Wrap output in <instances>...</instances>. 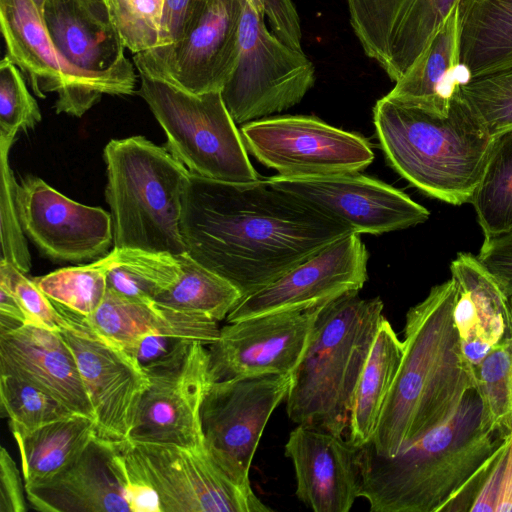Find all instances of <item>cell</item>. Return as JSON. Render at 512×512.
Returning <instances> with one entry per match:
<instances>
[{"label":"cell","mask_w":512,"mask_h":512,"mask_svg":"<svg viewBox=\"0 0 512 512\" xmlns=\"http://www.w3.org/2000/svg\"><path fill=\"white\" fill-rule=\"evenodd\" d=\"M103 158L113 247L185 253L181 219L190 181L185 166L141 135L110 140Z\"/></svg>","instance_id":"cell-6"},{"label":"cell","mask_w":512,"mask_h":512,"mask_svg":"<svg viewBox=\"0 0 512 512\" xmlns=\"http://www.w3.org/2000/svg\"><path fill=\"white\" fill-rule=\"evenodd\" d=\"M450 271L457 288L453 321L474 371L493 347L512 335L511 298L470 253H458Z\"/></svg>","instance_id":"cell-23"},{"label":"cell","mask_w":512,"mask_h":512,"mask_svg":"<svg viewBox=\"0 0 512 512\" xmlns=\"http://www.w3.org/2000/svg\"><path fill=\"white\" fill-rule=\"evenodd\" d=\"M33 281L50 300L83 316L94 313L107 292L106 271L99 259L62 268Z\"/></svg>","instance_id":"cell-36"},{"label":"cell","mask_w":512,"mask_h":512,"mask_svg":"<svg viewBox=\"0 0 512 512\" xmlns=\"http://www.w3.org/2000/svg\"><path fill=\"white\" fill-rule=\"evenodd\" d=\"M207 346L194 340L174 360L145 371L149 385L128 440L188 448L205 444L201 406L211 384Z\"/></svg>","instance_id":"cell-18"},{"label":"cell","mask_w":512,"mask_h":512,"mask_svg":"<svg viewBox=\"0 0 512 512\" xmlns=\"http://www.w3.org/2000/svg\"><path fill=\"white\" fill-rule=\"evenodd\" d=\"M25 484L48 480L72 464L96 438L94 419L75 414L29 432L13 431Z\"/></svg>","instance_id":"cell-30"},{"label":"cell","mask_w":512,"mask_h":512,"mask_svg":"<svg viewBox=\"0 0 512 512\" xmlns=\"http://www.w3.org/2000/svg\"><path fill=\"white\" fill-rule=\"evenodd\" d=\"M0 374L24 380L94 419L76 359L60 331L33 324L0 333Z\"/></svg>","instance_id":"cell-22"},{"label":"cell","mask_w":512,"mask_h":512,"mask_svg":"<svg viewBox=\"0 0 512 512\" xmlns=\"http://www.w3.org/2000/svg\"><path fill=\"white\" fill-rule=\"evenodd\" d=\"M368 253L360 235L351 233L326 246L282 276L242 298L228 323L287 310L322 305L367 280Z\"/></svg>","instance_id":"cell-19"},{"label":"cell","mask_w":512,"mask_h":512,"mask_svg":"<svg viewBox=\"0 0 512 512\" xmlns=\"http://www.w3.org/2000/svg\"><path fill=\"white\" fill-rule=\"evenodd\" d=\"M0 317L12 320L20 326L30 324L19 301L3 286H0Z\"/></svg>","instance_id":"cell-49"},{"label":"cell","mask_w":512,"mask_h":512,"mask_svg":"<svg viewBox=\"0 0 512 512\" xmlns=\"http://www.w3.org/2000/svg\"><path fill=\"white\" fill-rule=\"evenodd\" d=\"M459 18L467 80L512 67V0H460Z\"/></svg>","instance_id":"cell-28"},{"label":"cell","mask_w":512,"mask_h":512,"mask_svg":"<svg viewBox=\"0 0 512 512\" xmlns=\"http://www.w3.org/2000/svg\"><path fill=\"white\" fill-rule=\"evenodd\" d=\"M264 15L245 0L239 33V55L221 90L236 124H245L298 104L315 83V67L269 32Z\"/></svg>","instance_id":"cell-9"},{"label":"cell","mask_w":512,"mask_h":512,"mask_svg":"<svg viewBox=\"0 0 512 512\" xmlns=\"http://www.w3.org/2000/svg\"><path fill=\"white\" fill-rule=\"evenodd\" d=\"M109 445V466L130 512H162L159 495L148 480L129 440Z\"/></svg>","instance_id":"cell-42"},{"label":"cell","mask_w":512,"mask_h":512,"mask_svg":"<svg viewBox=\"0 0 512 512\" xmlns=\"http://www.w3.org/2000/svg\"><path fill=\"white\" fill-rule=\"evenodd\" d=\"M356 234H383L428 220L430 212L404 192L359 172L323 177L266 179Z\"/></svg>","instance_id":"cell-16"},{"label":"cell","mask_w":512,"mask_h":512,"mask_svg":"<svg viewBox=\"0 0 512 512\" xmlns=\"http://www.w3.org/2000/svg\"><path fill=\"white\" fill-rule=\"evenodd\" d=\"M193 341L175 334L154 333L140 338L124 350L144 371H147L174 360L183 354Z\"/></svg>","instance_id":"cell-44"},{"label":"cell","mask_w":512,"mask_h":512,"mask_svg":"<svg viewBox=\"0 0 512 512\" xmlns=\"http://www.w3.org/2000/svg\"><path fill=\"white\" fill-rule=\"evenodd\" d=\"M483 422L502 438L512 433V335L493 347L474 370Z\"/></svg>","instance_id":"cell-35"},{"label":"cell","mask_w":512,"mask_h":512,"mask_svg":"<svg viewBox=\"0 0 512 512\" xmlns=\"http://www.w3.org/2000/svg\"><path fill=\"white\" fill-rule=\"evenodd\" d=\"M0 24L7 56L38 97L57 93V113L81 117L104 94L135 92V71L92 74L68 63L58 52L32 0H0Z\"/></svg>","instance_id":"cell-8"},{"label":"cell","mask_w":512,"mask_h":512,"mask_svg":"<svg viewBox=\"0 0 512 512\" xmlns=\"http://www.w3.org/2000/svg\"><path fill=\"white\" fill-rule=\"evenodd\" d=\"M346 292L320 306L304 355L292 375L286 412L297 425L343 436L354 393L384 318L379 297Z\"/></svg>","instance_id":"cell-5"},{"label":"cell","mask_w":512,"mask_h":512,"mask_svg":"<svg viewBox=\"0 0 512 512\" xmlns=\"http://www.w3.org/2000/svg\"><path fill=\"white\" fill-rule=\"evenodd\" d=\"M131 447L157 491L162 512H269L251 484L237 481L206 444L183 447L133 442Z\"/></svg>","instance_id":"cell-12"},{"label":"cell","mask_w":512,"mask_h":512,"mask_svg":"<svg viewBox=\"0 0 512 512\" xmlns=\"http://www.w3.org/2000/svg\"><path fill=\"white\" fill-rule=\"evenodd\" d=\"M240 133L247 151L286 178L360 172L374 160L365 138L315 117H265L245 123Z\"/></svg>","instance_id":"cell-10"},{"label":"cell","mask_w":512,"mask_h":512,"mask_svg":"<svg viewBox=\"0 0 512 512\" xmlns=\"http://www.w3.org/2000/svg\"><path fill=\"white\" fill-rule=\"evenodd\" d=\"M33 3L35 4L36 8L38 9V11L41 13H43V9H44V5H45V2L46 0H32Z\"/></svg>","instance_id":"cell-51"},{"label":"cell","mask_w":512,"mask_h":512,"mask_svg":"<svg viewBox=\"0 0 512 512\" xmlns=\"http://www.w3.org/2000/svg\"><path fill=\"white\" fill-rule=\"evenodd\" d=\"M258 13L268 18L273 34L289 47L301 49V27L291 0H246Z\"/></svg>","instance_id":"cell-45"},{"label":"cell","mask_w":512,"mask_h":512,"mask_svg":"<svg viewBox=\"0 0 512 512\" xmlns=\"http://www.w3.org/2000/svg\"><path fill=\"white\" fill-rule=\"evenodd\" d=\"M16 206L26 237L52 261L98 260L113 248L109 212L76 202L39 177L17 184Z\"/></svg>","instance_id":"cell-17"},{"label":"cell","mask_w":512,"mask_h":512,"mask_svg":"<svg viewBox=\"0 0 512 512\" xmlns=\"http://www.w3.org/2000/svg\"><path fill=\"white\" fill-rule=\"evenodd\" d=\"M42 18L58 52L72 66L92 74L134 71L109 18L81 0H46Z\"/></svg>","instance_id":"cell-25"},{"label":"cell","mask_w":512,"mask_h":512,"mask_svg":"<svg viewBox=\"0 0 512 512\" xmlns=\"http://www.w3.org/2000/svg\"><path fill=\"white\" fill-rule=\"evenodd\" d=\"M359 450L343 436L297 425L284 446L297 498L315 512H348L359 497Z\"/></svg>","instance_id":"cell-21"},{"label":"cell","mask_w":512,"mask_h":512,"mask_svg":"<svg viewBox=\"0 0 512 512\" xmlns=\"http://www.w3.org/2000/svg\"><path fill=\"white\" fill-rule=\"evenodd\" d=\"M204 1L165 0L158 46L167 45L180 39L197 17Z\"/></svg>","instance_id":"cell-47"},{"label":"cell","mask_w":512,"mask_h":512,"mask_svg":"<svg viewBox=\"0 0 512 512\" xmlns=\"http://www.w3.org/2000/svg\"><path fill=\"white\" fill-rule=\"evenodd\" d=\"M110 445L97 437L54 477L24 484L32 507L43 512H130L109 466Z\"/></svg>","instance_id":"cell-24"},{"label":"cell","mask_w":512,"mask_h":512,"mask_svg":"<svg viewBox=\"0 0 512 512\" xmlns=\"http://www.w3.org/2000/svg\"><path fill=\"white\" fill-rule=\"evenodd\" d=\"M0 402L2 415L9 418L11 432L33 431L75 415L36 386L5 374H0Z\"/></svg>","instance_id":"cell-37"},{"label":"cell","mask_w":512,"mask_h":512,"mask_svg":"<svg viewBox=\"0 0 512 512\" xmlns=\"http://www.w3.org/2000/svg\"><path fill=\"white\" fill-rule=\"evenodd\" d=\"M83 317L98 334L123 349L154 333L175 334L206 345L216 341L220 333L218 321L207 316L175 310L156 301L130 299L110 289L99 308Z\"/></svg>","instance_id":"cell-26"},{"label":"cell","mask_w":512,"mask_h":512,"mask_svg":"<svg viewBox=\"0 0 512 512\" xmlns=\"http://www.w3.org/2000/svg\"><path fill=\"white\" fill-rule=\"evenodd\" d=\"M470 204L484 238L512 231V127L493 136Z\"/></svg>","instance_id":"cell-32"},{"label":"cell","mask_w":512,"mask_h":512,"mask_svg":"<svg viewBox=\"0 0 512 512\" xmlns=\"http://www.w3.org/2000/svg\"><path fill=\"white\" fill-rule=\"evenodd\" d=\"M292 375H261L211 382L201 406L206 446L240 483L249 471L273 411L286 400Z\"/></svg>","instance_id":"cell-14"},{"label":"cell","mask_w":512,"mask_h":512,"mask_svg":"<svg viewBox=\"0 0 512 512\" xmlns=\"http://www.w3.org/2000/svg\"><path fill=\"white\" fill-rule=\"evenodd\" d=\"M502 437L483 422L475 388L455 413L393 457L360 447L359 497L372 512H437Z\"/></svg>","instance_id":"cell-3"},{"label":"cell","mask_w":512,"mask_h":512,"mask_svg":"<svg viewBox=\"0 0 512 512\" xmlns=\"http://www.w3.org/2000/svg\"><path fill=\"white\" fill-rule=\"evenodd\" d=\"M320 306L250 317L220 328L218 339L208 345L211 382L293 375Z\"/></svg>","instance_id":"cell-15"},{"label":"cell","mask_w":512,"mask_h":512,"mask_svg":"<svg viewBox=\"0 0 512 512\" xmlns=\"http://www.w3.org/2000/svg\"><path fill=\"white\" fill-rule=\"evenodd\" d=\"M108 18L133 54L159 45L165 0H104Z\"/></svg>","instance_id":"cell-39"},{"label":"cell","mask_w":512,"mask_h":512,"mask_svg":"<svg viewBox=\"0 0 512 512\" xmlns=\"http://www.w3.org/2000/svg\"><path fill=\"white\" fill-rule=\"evenodd\" d=\"M15 139L0 138V238L1 258L27 273L31 268V256L26 235L22 229L16 206L17 182L9 165V150Z\"/></svg>","instance_id":"cell-40"},{"label":"cell","mask_w":512,"mask_h":512,"mask_svg":"<svg viewBox=\"0 0 512 512\" xmlns=\"http://www.w3.org/2000/svg\"><path fill=\"white\" fill-rule=\"evenodd\" d=\"M245 0H205L177 41L134 54L139 73L193 94L221 91L239 55Z\"/></svg>","instance_id":"cell-11"},{"label":"cell","mask_w":512,"mask_h":512,"mask_svg":"<svg viewBox=\"0 0 512 512\" xmlns=\"http://www.w3.org/2000/svg\"><path fill=\"white\" fill-rule=\"evenodd\" d=\"M508 297H512V231L484 238L476 256Z\"/></svg>","instance_id":"cell-46"},{"label":"cell","mask_w":512,"mask_h":512,"mask_svg":"<svg viewBox=\"0 0 512 512\" xmlns=\"http://www.w3.org/2000/svg\"><path fill=\"white\" fill-rule=\"evenodd\" d=\"M181 231L186 253L243 298L353 233L266 179L234 184L191 174Z\"/></svg>","instance_id":"cell-1"},{"label":"cell","mask_w":512,"mask_h":512,"mask_svg":"<svg viewBox=\"0 0 512 512\" xmlns=\"http://www.w3.org/2000/svg\"><path fill=\"white\" fill-rule=\"evenodd\" d=\"M53 304L67 320L60 333L76 359L92 404L96 437L108 443L128 440L149 385L147 374L129 353L98 334L82 315Z\"/></svg>","instance_id":"cell-13"},{"label":"cell","mask_w":512,"mask_h":512,"mask_svg":"<svg viewBox=\"0 0 512 512\" xmlns=\"http://www.w3.org/2000/svg\"><path fill=\"white\" fill-rule=\"evenodd\" d=\"M41 119L22 72L6 55L0 63V137L15 139L19 131L34 128Z\"/></svg>","instance_id":"cell-41"},{"label":"cell","mask_w":512,"mask_h":512,"mask_svg":"<svg viewBox=\"0 0 512 512\" xmlns=\"http://www.w3.org/2000/svg\"><path fill=\"white\" fill-rule=\"evenodd\" d=\"M20 471L5 447L0 450V512L27 510Z\"/></svg>","instance_id":"cell-48"},{"label":"cell","mask_w":512,"mask_h":512,"mask_svg":"<svg viewBox=\"0 0 512 512\" xmlns=\"http://www.w3.org/2000/svg\"><path fill=\"white\" fill-rule=\"evenodd\" d=\"M366 55L397 82L426 50L460 0H346Z\"/></svg>","instance_id":"cell-20"},{"label":"cell","mask_w":512,"mask_h":512,"mask_svg":"<svg viewBox=\"0 0 512 512\" xmlns=\"http://www.w3.org/2000/svg\"><path fill=\"white\" fill-rule=\"evenodd\" d=\"M512 512V433L437 512Z\"/></svg>","instance_id":"cell-34"},{"label":"cell","mask_w":512,"mask_h":512,"mask_svg":"<svg viewBox=\"0 0 512 512\" xmlns=\"http://www.w3.org/2000/svg\"><path fill=\"white\" fill-rule=\"evenodd\" d=\"M136 91L166 135L165 148L191 175L224 183L259 180L221 91L193 94L139 73Z\"/></svg>","instance_id":"cell-7"},{"label":"cell","mask_w":512,"mask_h":512,"mask_svg":"<svg viewBox=\"0 0 512 512\" xmlns=\"http://www.w3.org/2000/svg\"><path fill=\"white\" fill-rule=\"evenodd\" d=\"M0 286L9 290L19 301L30 324L61 331L67 320L53 302L38 288L33 279L12 264L0 260Z\"/></svg>","instance_id":"cell-43"},{"label":"cell","mask_w":512,"mask_h":512,"mask_svg":"<svg viewBox=\"0 0 512 512\" xmlns=\"http://www.w3.org/2000/svg\"><path fill=\"white\" fill-rule=\"evenodd\" d=\"M460 92L491 136L512 127V67L471 77Z\"/></svg>","instance_id":"cell-38"},{"label":"cell","mask_w":512,"mask_h":512,"mask_svg":"<svg viewBox=\"0 0 512 512\" xmlns=\"http://www.w3.org/2000/svg\"><path fill=\"white\" fill-rule=\"evenodd\" d=\"M456 291L451 277L407 311L402 360L365 449L395 456L445 423L475 388L453 321Z\"/></svg>","instance_id":"cell-2"},{"label":"cell","mask_w":512,"mask_h":512,"mask_svg":"<svg viewBox=\"0 0 512 512\" xmlns=\"http://www.w3.org/2000/svg\"><path fill=\"white\" fill-rule=\"evenodd\" d=\"M86 5H88L91 9L102 16L108 17L106 6L104 0H81Z\"/></svg>","instance_id":"cell-50"},{"label":"cell","mask_w":512,"mask_h":512,"mask_svg":"<svg viewBox=\"0 0 512 512\" xmlns=\"http://www.w3.org/2000/svg\"><path fill=\"white\" fill-rule=\"evenodd\" d=\"M511 303H512V297H511Z\"/></svg>","instance_id":"cell-52"},{"label":"cell","mask_w":512,"mask_h":512,"mask_svg":"<svg viewBox=\"0 0 512 512\" xmlns=\"http://www.w3.org/2000/svg\"><path fill=\"white\" fill-rule=\"evenodd\" d=\"M403 341L384 317L379 325L353 398L347 440L356 447L367 444L398 372Z\"/></svg>","instance_id":"cell-29"},{"label":"cell","mask_w":512,"mask_h":512,"mask_svg":"<svg viewBox=\"0 0 512 512\" xmlns=\"http://www.w3.org/2000/svg\"><path fill=\"white\" fill-rule=\"evenodd\" d=\"M373 121L387 161L405 180L443 202H471L493 136L460 89L445 115L385 95L373 108Z\"/></svg>","instance_id":"cell-4"},{"label":"cell","mask_w":512,"mask_h":512,"mask_svg":"<svg viewBox=\"0 0 512 512\" xmlns=\"http://www.w3.org/2000/svg\"><path fill=\"white\" fill-rule=\"evenodd\" d=\"M177 257L181 264V275L155 301L165 307L204 315L216 321L225 319L243 298L241 292L186 252Z\"/></svg>","instance_id":"cell-33"},{"label":"cell","mask_w":512,"mask_h":512,"mask_svg":"<svg viewBox=\"0 0 512 512\" xmlns=\"http://www.w3.org/2000/svg\"><path fill=\"white\" fill-rule=\"evenodd\" d=\"M467 77L460 65V18L457 4L414 65L387 94L436 114L449 112Z\"/></svg>","instance_id":"cell-27"},{"label":"cell","mask_w":512,"mask_h":512,"mask_svg":"<svg viewBox=\"0 0 512 512\" xmlns=\"http://www.w3.org/2000/svg\"><path fill=\"white\" fill-rule=\"evenodd\" d=\"M107 289L139 301H155L181 275L177 255L131 247H113L99 259Z\"/></svg>","instance_id":"cell-31"}]
</instances>
